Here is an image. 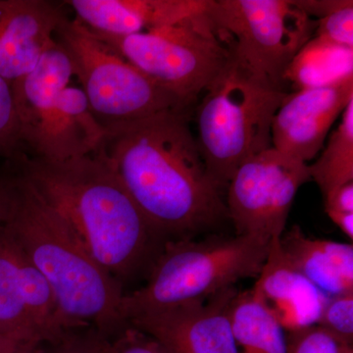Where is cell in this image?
I'll return each instance as SVG.
<instances>
[{
  "instance_id": "4316f807",
  "label": "cell",
  "mask_w": 353,
  "mask_h": 353,
  "mask_svg": "<svg viewBox=\"0 0 353 353\" xmlns=\"http://www.w3.org/2000/svg\"><path fill=\"white\" fill-rule=\"evenodd\" d=\"M323 197H324L325 211L353 213V182L336 188Z\"/></svg>"
},
{
  "instance_id": "6da1fadb",
  "label": "cell",
  "mask_w": 353,
  "mask_h": 353,
  "mask_svg": "<svg viewBox=\"0 0 353 353\" xmlns=\"http://www.w3.org/2000/svg\"><path fill=\"white\" fill-rule=\"evenodd\" d=\"M192 108L104 128L92 157L115 174L164 241L187 240L228 216L190 130Z\"/></svg>"
},
{
  "instance_id": "83f0119b",
  "label": "cell",
  "mask_w": 353,
  "mask_h": 353,
  "mask_svg": "<svg viewBox=\"0 0 353 353\" xmlns=\"http://www.w3.org/2000/svg\"><path fill=\"white\" fill-rule=\"evenodd\" d=\"M292 2L309 17H318L321 19L343 6L345 3V0H299Z\"/></svg>"
},
{
  "instance_id": "8992f818",
  "label": "cell",
  "mask_w": 353,
  "mask_h": 353,
  "mask_svg": "<svg viewBox=\"0 0 353 353\" xmlns=\"http://www.w3.org/2000/svg\"><path fill=\"white\" fill-rule=\"evenodd\" d=\"M73 65L55 39L31 73L11 83L21 141L28 157L60 162L95 152L104 128L81 87Z\"/></svg>"
},
{
  "instance_id": "3957f363",
  "label": "cell",
  "mask_w": 353,
  "mask_h": 353,
  "mask_svg": "<svg viewBox=\"0 0 353 353\" xmlns=\"http://www.w3.org/2000/svg\"><path fill=\"white\" fill-rule=\"evenodd\" d=\"M0 172L6 190L2 224L50 283L67 328L92 327L108 339L117 334L127 325L120 312L123 285L97 263L11 160Z\"/></svg>"
},
{
  "instance_id": "ac0fdd59",
  "label": "cell",
  "mask_w": 353,
  "mask_h": 353,
  "mask_svg": "<svg viewBox=\"0 0 353 353\" xmlns=\"http://www.w3.org/2000/svg\"><path fill=\"white\" fill-rule=\"evenodd\" d=\"M230 317L238 353H290L287 332L252 290L236 292Z\"/></svg>"
},
{
  "instance_id": "4dcf8cb0",
  "label": "cell",
  "mask_w": 353,
  "mask_h": 353,
  "mask_svg": "<svg viewBox=\"0 0 353 353\" xmlns=\"http://www.w3.org/2000/svg\"><path fill=\"white\" fill-rule=\"evenodd\" d=\"M39 347H18L10 353H39Z\"/></svg>"
},
{
  "instance_id": "8fae6325",
  "label": "cell",
  "mask_w": 353,
  "mask_h": 353,
  "mask_svg": "<svg viewBox=\"0 0 353 353\" xmlns=\"http://www.w3.org/2000/svg\"><path fill=\"white\" fill-rule=\"evenodd\" d=\"M236 292L230 288L206 301L137 316L128 324L152 334L172 353H238L230 317Z\"/></svg>"
},
{
  "instance_id": "603a6c76",
  "label": "cell",
  "mask_w": 353,
  "mask_h": 353,
  "mask_svg": "<svg viewBox=\"0 0 353 353\" xmlns=\"http://www.w3.org/2000/svg\"><path fill=\"white\" fill-rule=\"evenodd\" d=\"M39 353H106V338L92 327L65 330L39 347Z\"/></svg>"
},
{
  "instance_id": "9c48e42d",
  "label": "cell",
  "mask_w": 353,
  "mask_h": 353,
  "mask_svg": "<svg viewBox=\"0 0 353 353\" xmlns=\"http://www.w3.org/2000/svg\"><path fill=\"white\" fill-rule=\"evenodd\" d=\"M206 15L231 54L281 90L285 70L317 24L289 0H209Z\"/></svg>"
},
{
  "instance_id": "2e32d148",
  "label": "cell",
  "mask_w": 353,
  "mask_h": 353,
  "mask_svg": "<svg viewBox=\"0 0 353 353\" xmlns=\"http://www.w3.org/2000/svg\"><path fill=\"white\" fill-rule=\"evenodd\" d=\"M280 245L285 259L328 296L353 292V245L310 238L299 226L284 232Z\"/></svg>"
},
{
  "instance_id": "9a60e30c",
  "label": "cell",
  "mask_w": 353,
  "mask_h": 353,
  "mask_svg": "<svg viewBox=\"0 0 353 353\" xmlns=\"http://www.w3.org/2000/svg\"><path fill=\"white\" fill-rule=\"evenodd\" d=\"M280 239L271 241L268 256L252 290L290 333L317 324L328 296L285 259Z\"/></svg>"
},
{
  "instance_id": "f1b7e54d",
  "label": "cell",
  "mask_w": 353,
  "mask_h": 353,
  "mask_svg": "<svg viewBox=\"0 0 353 353\" xmlns=\"http://www.w3.org/2000/svg\"><path fill=\"white\" fill-rule=\"evenodd\" d=\"M330 219L333 221L341 232L350 239L353 240V213L341 212V211L327 210Z\"/></svg>"
},
{
  "instance_id": "277c9868",
  "label": "cell",
  "mask_w": 353,
  "mask_h": 353,
  "mask_svg": "<svg viewBox=\"0 0 353 353\" xmlns=\"http://www.w3.org/2000/svg\"><path fill=\"white\" fill-rule=\"evenodd\" d=\"M271 241L248 234L165 243L141 289L125 294L121 317L203 301L246 278H257Z\"/></svg>"
},
{
  "instance_id": "1f68e13d",
  "label": "cell",
  "mask_w": 353,
  "mask_h": 353,
  "mask_svg": "<svg viewBox=\"0 0 353 353\" xmlns=\"http://www.w3.org/2000/svg\"><path fill=\"white\" fill-rule=\"evenodd\" d=\"M15 345H10V343H6V341L0 340V353H10L15 350Z\"/></svg>"
},
{
  "instance_id": "7c38bea8",
  "label": "cell",
  "mask_w": 353,
  "mask_h": 353,
  "mask_svg": "<svg viewBox=\"0 0 353 353\" xmlns=\"http://www.w3.org/2000/svg\"><path fill=\"white\" fill-rule=\"evenodd\" d=\"M353 99V77L328 87L288 92L272 124V148L307 164Z\"/></svg>"
},
{
  "instance_id": "4fadbf2b",
  "label": "cell",
  "mask_w": 353,
  "mask_h": 353,
  "mask_svg": "<svg viewBox=\"0 0 353 353\" xmlns=\"http://www.w3.org/2000/svg\"><path fill=\"white\" fill-rule=\"evenodd\" d=\"M63 4L0 0V78L10 83L31 73L66 17Z\"/></svg>"
},
{
  "instance_id": "52a82bcc",
  "label": "cell",
  "mask_w": 353,
  "mask_h": 353,
  "mask_svg": "<svg viewBox=\"0 0 353 353\" xmlns=\"http://www.w3.org/2000/svg\"><path fill=\"white\" fill-rule=\"evenodd\" d=\"M55 39L102 127L165 111L194 108L166 92L75 19L65 17Z\"/></svg>"
},
{
  "instance_id": "e0dca14e",
  "label": "cell",
  "mask_w": 353,
  "mask_h": 353,
  "mask_svg": "<svg viewBox=\"0 0 353 353\" xmlns=\"http://www.w3.org/2000/svg\"><path fill=\"white\" fill-rule=\"evenodd\" d=\"M20 253L17 241L0 223V340L15 347H39L43 340L26 304Z\"/></svg>"
},
{
  "instance_id": "d6986e66",
  "label": "cell",
  "mask_w": 353,
  "mask_h": 353,
  "mask_svg": "<svg viewBox=\"0 0 353 353\" xmlns=\"http://www.w3.org/2000/svg\"><path fill=\"white\" fill-rule=\"evenodd\" d=\"M353 77V48L313 37L292 60L284 81L297 90L328 87Z\"/></svg>"
},
{
  "instance_id": "ba28073f",
  "label": "cell",
  "mask_w": 353,
  "mask_h": 353,
  "mask_svg": "<svg viewBox=\"0 0 353 353\" xmlns=\"http://www.w3.org/2000/svg\"><path fill=\"white\" fill-rule=\"evenodd\" d=\"M92 34L152 82L192 108L230 57L229 48L206 12L131 36Z\"/></svg>"
},
{
  "instance_id": "d4e9b609",
  "label": "cell",
  "mask_w": 353,
  "mask_h": 353,
  "mask_svg": "<svg viewBox=\"0 0 353 353\" xmlns=\"http://www.w3.org/2000/svg\"><path fill=\"white\" fill-rule=\"evenodd\" d=\"M314 36L343 48H353V1L345 0L340 8L316 20Z\"/></svg>"
},
{
  "instance_id": "7a4b0ae2",
  "label": "cell",
  "mask_w": 353,
  "mask_h": 353,
  "mask_svg": "<svg viewBox=\"0 0 353 353\" xmlns=\"http://www.w3.org/2000/svg\"><path fill=\"white\" fill-rule=\"evenodd\" d=\"M10 160L121 284L148 274L166 241L105 165L92 155L53 162L23 153Z\"/></svg>"
},
{
  "instance_id": "484cf974",
  "label": "cell",
  "mask_w": 353,
  "mask_h": 353,
  "mask_svg": "<svg viewBox=\"0 0 353 353\" xmlns=\"http://www.w3.org/2000/svg\"><path fill=\"white\" fill-rule=\"evenodd\" d=\"M106 353H172L152 334L127 324L111 338H106Z\"/></svg>"
},
{
  "instance_id": "44dd1931",
  "label": "cell",
  "mask_w": 353,
  "mask_h": 353,
  "mask_svg": "<svg viewBox=\"0 0 353 353\" xmlns=\"http://www.w3.org/2000/svg\"><path fill=\"white\" fill-rule=\"evenodd\" d=\"M19 122L11 83L0 78V159H13L23 154Z\"/></svg>"
},
{
  "instance_id": "30bf717a",
  "label": "cell",
  "mask_w": 353,
  "mask_h": 353,
  "mask_svg": "<svg viewBox=\"0 0 353 353\" xmlns=\"http://www.w3.org/2000/svg\"><path fill=\"white\" fill-rule=\"evenodd\" d=\"M309 181L308 164L274 148L246 160L226 190L228 216L236 234L280 239L297 190Z\"/></svg>"
},
{
  "instance_id": "7402d4cb",
  "label": "cell",
  "mask_w": 353,
  "mask_h": 353,
  "mask_svg": "<svg viewBox=\"0 0 353 353\" xmlns=\"http://www.w3.org/2000/svg\"><path fill=\"white\" fill-rule=\"evenodd\" d=\"M316 325L338 340L352 345L353 292L328 296Z\"/></svg>"
},
{
  "instance_id": "5bb4252c",
  "label": "cell",
  "mask_w": 353,
  "mask_h": 353,
  "mask_svg": "<svg viewBox=\"0 0 353 353\" xmlns=\"http://www.w3.org/2000/svg\"><path fill=\"white\" fill-rule=\"evenodd\" d=\"M209 0H68L75 19L95 34L127 37L205 13Z\"/></svg>"
},
{
  "instance_id": "5b68a950",
  "label": "cell",
  "mask_w": 353,
  "mask_h": 353,
  "mask_svg": "<svg viewBox=\"0 0 353 353\" xmlns=\"http://www.w3.org/2000/svg\"><path fill=\"white\" fill-rule=\"evenodd\" d=\"M197 105L196 143L209 178L222 194L243 162L272 148V124L287 97L231 54Z\"/></svg>"
},
{
  "instance_id": "f546056e",
  "label": "cell",
  "mask_w": 353,
  "mask_h": 353,
  "mask_svg": "<svg viewBox=\"0 0 353 353\" xmlns=\"http://www.w3.org/2000/svg\"><path fill=\"white\" fill-rule=\"evenodd\" d=\"M6 214V190L3 178L0 172V223L3 222Z\"/></svg>"
},
{
  "instance_id": "cb8c5ba5",
  "label": "cell",
  "mask_w": 353,
  "mask_h": 353,
  "mask_svg": "<svg viewBox=\"0 0 353 353\" xmlns=\"http://www.w3.org/2000/svg\"><path fill=\"white\" fill-rule=\"evenodd\" d=\"M290 353H353L352 345L343 343L314 325L287 333Z\"/></svg>"
},
{
  "instance_id": "ffe728a7",
  "label": "cell",
  "mask_w": 353,
  "mask_h": 353,
  "mask_svg": "<svg viewBox=\"0 0 353 353\" xmlns=\"http://www.w3.org/2000/svg\"><path fill=\"white\" fill-rule=\"evenodd\" d=\"M323 148L320 157L308 165V169L311 180L325 196L336 188L353 182V99Z\"/></svg>"
}]
</instances>
